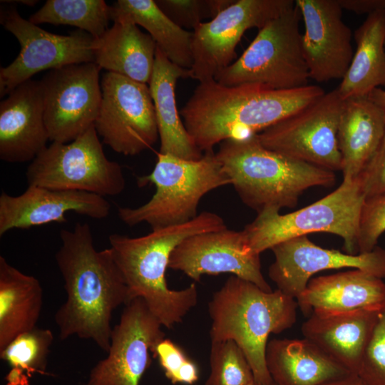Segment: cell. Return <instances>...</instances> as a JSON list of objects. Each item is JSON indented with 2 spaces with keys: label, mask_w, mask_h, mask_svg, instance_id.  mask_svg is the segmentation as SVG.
<instances>
[{
  "label": "cell",
  "mask_w": 385,
  "mask_h": 385,
  "mask_svg": "<svg viewBox=\"0 0 385 385\" xmlns=\"http://www.w3.org/2000/svg\"><path fill=\"white\" fill-rule=\"evenodd\" d=\"M60 237L55 260L66 299L54 315L58 337L90 339L107 353L113 312L131 301L127 284L110 248L96 249L89 225L61 230Z\"/></svg>",
  "instance_id": "cell-1"
},
{
  "label": "cell",
  "mask_w": 385,
  "mask_h": 385,
  "mask_svg": "<svg viewBox=\"0 0 385 385\" xmlns=\"http://www.w3.org/2000/svg\"><path fill=\"white\" fill-rule=\"evenodd\" d=\"M324 93L316 85L273 90L254 84L226 86L212 79L199 83L180 113L195 144L205 153L225 140L257 134Z\"/></svg>",
  "instance_id": "cell-2"
},
{
  "label": "cell",
  "mask_w": 385,
  "mask_h": 385,
  "mask_svg": "<svg viewBox=\"0 0 385 385\" xmlns=\"http://www.w3.org/2000/svg\"><path fill=\"white\" fill-rule=\"evenodd\" d=\"M225 228L220 215L202 212L188 222L152 230L141 237L111 235L109 248L131 300L143 299L165 328L180 323L197 304L198 292L194 283L180 290L168 287L165 272L170 255L180 243L190 236Z\"/></svg>",
  "instance_id": "cell-3"
},
{
  "label": "cell",
  "mask_w": 385,
  "mask_h": 385,
  "mask_svg": "<svg viewBox=\"0 0 385 385\" xmlns=\"http://www.w3.org/2000/svg\"><path fill=\"white\" fill-rule=\"evenodd\" d=\"M298 306L279 289L267 292L235 275L208 303L211 342L234 341L245 354L258 385H273L265 361L268 337L290 328Z\"/></svg>",
  "instance_id": "cell-4"
},
{
  "label": "cell",
  "mask_w": 385,
  "mask_h": 385,
  "mask_svg": "<svg viewBox=\"0 0 385 385\" xmlns=\"http://www.w3.org/2000/svg\"><path fill=\"white\" fill-rule=\"evenodd\" d=\"M215 155L242 202L257 213L294 207L307 189L336 181L333 171L265 148L256 134L221 142Z\"/></svg>",
  "instance_id": "cell-5"
},
{
  "label": "cell",
  "mask_w": 385,
  "mask_h": 385,
  "mask_svg": "<svg viewBox=\"0 0 385 385\" xmlns=\"http://www.w3.org/2000/svg\"><path fill=\"white\" fill-rule=\"evenodd\" d=\"M138 185H154L155 191L137 207H119L118 215L129 227L147 223L152 230L181 225L195 218L202 197L231 185L213 150L196 160L158 153L153 171L138 178Z\"/></svg>",
  "instance_id": "cell-6"
},
{
  "label": "cell",
  "mask_w": 385,
  "mask_h": 385,
  "mask_svg": "<svg viewBox=\"0 0 385 385\" xmlns=\"http://www.w3.org/2000/svg\"><path fill=\"white\" fill-rule=\"evenodd\" d=\"M366 197L358 178L343 179L332 192L298 210L282 215L276 209L257 213L242 230L255 254L287 240L314 232H327L344 240V250L358 254L361 212Z\"/></svg>",
  "instance_id": "cell-7"
},
{
  "label": "cell",
  "mask_w": 385,
  "mask_h": 385,
  "mask_svg": "<svg viewBox=\"0 0 385 385\" xmlns=\"http://www.w3.org/2000/svg\"><path fill=\"white\" fill-rule=\"evenodd\" d=\"M295 5L259 29L242 54L214 78L221 85H260L273 90L306 86L309 73L304 58Z\"/></svg>",
  "instance_id": "cell-8"
},
{
  "label": "cell",
  "mask_w": 385,
  "mask_h": 385,
  "mask_svg": "<svg viewBox=\"0 0 385 385\" xmlns=\"http://www.w3.org/2000/svg\"><path fill=\"white\" fill-rule=\"evenodd\" d=\"M26 178L29 186L104 197L119 195L125 187L122 167L106 156L94 125L70 143L52 142L29 164Z\"/></svg>",
  "instance_id": "cell-9"
},
{
  "label": "cell",
  "mask_w": 385,
  "mask_h": 385,
  "mask_svg": "<svg viewBox=\"0 0 385 385\" xmlns=\"http://www.w3.org/2000/svg\"><path fill=\"white\" fill-rule=\"evenodd\" d=\"M344 101L337 88L256 134L266 148L333 172L342 170L337 132Z\"/></svg>",
  "instance_id": "cell-10"
},
{
  "label": "cell",
  "mask_w": 385,
  "mask_h": 385,
  "mask_svg": "<svg viewBox=\"0 0 385 385\" xmlns=\"http://www.w3.org/2000/svg\"><path fill=\"white\" fill-rule=\"evenodd\" d=\"M0 21L21 47L17 57L0 68L1 97L41 71L94 62V38L86 31L78 29L68 35L50 33L24 19L13 6L1 10Z\"/></svg>",
  "instance_id": "cell-11"
},
{
  "label": "cell",
  "mask_w": 385,
  "mask_h": 385,
  "mask_svg": "<svg viewBox=\"0 0 385 385\" xmlns=\"http://www.w3.org/2000/svg\"><path fill=\"white\" fill-rule=\"evenodd\" d=\"M101 86V103L94 125L103 142L124 155L150 148L159 133L149 86L111 72L103 73Z\"/></svg>",
  "instance_id": "cell-12"
},
{
  "label": "cell",
  "mask_w": 385,
  "mask_h": 385,
  "mask_svg": "<svg viewBox=\"0 0 385 385\" xmlns=\"http://www.w3.org/2000/svg\"><path fill=\"white\" fill-rule=\"evenodd\" d=\"M101 69L95 62L71 64L39 81L49 140L70 143L94 125L102 98Z\"/></svg>",
  "instance_id": "cell-13"
},
{
  "label": "cell",
  "mask_w": 385,
  "mask_h": 385,
  "mask_svg": "<svg viewBox=\"0 0 385 385\" xmlns=\"http://www.w3.org/2000/svg\"><path fill=\"white\" fill-rule=\"evenodd\" d=\"M295 5L293 0H235L215 18L193 30L190 78L214 79L235 61V48L250 29L263 27Z\"/></svg>",
  "instance_id": "cell-14"
},
{
  "label": "cell",
  "mask_w": 385,
  "mask_h": 385,
  "mask_svg": "<svg viewBox=\"0 0 385 385\" xmlns=\"http://www.w3.org/2000/svg\"><path fill=\"white\" fill-rule=\"evenodd\" d=\"M162 327L143 299L129 302L112 329L107 356L91 369L85 385H139L152 348L165 337Z\"/></svg>",
  "instance_id": "cell-15"
},
{
  "label": "cell",
  "mask_w": 385,
  "mask_h": 385,
  "mask_svg": "<svg viewBox=\"0 0 385 385\" xmlns=\"http://www.w3.org/2000/svg\"><path fill=\"white\" fill-rule=\"evenodd\" d=\"M260 255L250 249L243 230L227 228L190 236L173 251L168 268L199 282L202 275L230 273L271 292L262 270Z\"/></svg>",
  "instance_id": "cell-16"
},
{
  "label": "cell",
  "mask_w": 385,
  "mask_h": 385,
  "mask_svg": "<svg viewBox=\"0 0 385 385\" xmlns=\"http://www.w3.org/2000/svg\"><path fill=\"white\" fill-rule=\"evenodd\" d=\"M271 250L274 261L269 268V277L277 289L295 299L311 277L324 270L353 268L385 277V250L377 246L368 252L351 255L323 248L304 235L280 242Z\"/></svg>",
  "instance_id": "cell-17"
},
{
  "label": "cell",
  "mask_w": 385,
  "mask_h": 385,
  "mask_svg": "<svg viewBox=\"0 0 385 385\" xmlns=\"http://www.w3.org/2000/svg\"><path fill=\"white\" fill-rule=\"evenodd\" d=\"M304 31L303 55L310 78L318 83L342 79L354 56L351 31L338 0H296Z\"/></svg>",
  "instance_id": "cell-18"
},
{
  "label": "cell",
  "mask_w": 385,
  "mask_h": 385,
  "mask_svg": "<svg viewBox=\"0 0 385 385\" xmlns=\"http://www.w3.org/2000/svg\"><path fill=\"white\" fill-rule=\"evenodd\" d=\"M109 202L96 194L77 190L28 186L19 195H0V236L14 229H29L51 222H66L68 212L93 219L106 217Z\"/></svg>",
  "instance_id": "cell-19"
},
{
  "label": "cell",
  "mask_w": 385,
  "mask_h": 385,
  "mask_svg": "<svg viewBox=\"0 0 385 385\" xmlns=\"http://www.w3.org/2000/svg\"><path fill=\"white\" fill-rule=\"evenodd\" d=\"M48 140L40 82L30 79L0 103V158L12 163L32 161Z\"/></svg>",
  "instance_id": "cell-20"
},
{
  "label": "cell",
  "mask_w": 385,
  "mask_h": 385,
  "mask_svg": "<svg viewBox=\"0 0 385 385\" xmlns=\"http://www.w3.org/2000/svg\"><path fill=\"white\" fill-rule=\"evenodd\" d=\"M304 313L379 311L385 304V282L359 270L311 279L297 298Z\"/></svg>",
  "instance_id": "cell-21"
},
{
  "label": "cell",
  "mask_w": 385,
  "mask_h": 385,
  "mask_svg": "<svg viewBox=\"0 0 385 385\" xmlns=\"http://www.w3.org/2000/svg\"><path fill=\"white\" fill-rule=\"evenodd\" d=\"M379 311L313 312L303 323L302 333L304 339L315 344L351 374L357 375Z\"/></svg>",
  "instance_id": "cell-22"
},
{
  "label": "cell",
  "mask_w": 385,
  "mask_h": 385,
  "mask_svg": "<svg viewBox=\"0 0 385 385\" xmlns=\"http://www.w3.org/2000/svg\"><path fill=\"white\" fill-rule=\"evenodd\" d=\"M181 78H190L189 69L173 63L157 46L148 84L160 142L159 153L196 160L202 157V152L186 130L176 104L175 86Z\"/></svg>",
  "instance_id": "cell-23"
},
{
  "label": "cell",
  "mask_w": 385,
  "mask_h": 385,
  "mask_svg": "<svg viewBox=\"0 0 385 385\" xmlns=\"http://www.w3.org/2000/svg\"><path fill=\"white\" fill-rule=\"evenodd\" d=\"M265 361L275 385H324L353 374L304 338L270 340Z\"/></svg>",
  "instance_id": "cell-24"
},
{
  "label": "cell",
  "mask_w": 385,
  "mask_h": 385,
  "mask_svg": "<svg viewBox=\"0 0 385 385\" xmlns=\"http://www.w3.org/2000/svg\"><path fill=\"white\" fill-rule=\"evenodd\" d=\"M384 133L385 115L367 96L344 101L337 132L343 179L359 177Z\"/></svg>",
  "instance_id": "cell-25"
},
{
  "label": "cell",
  "mask_w": 385,
  "mask_h": 385,
  "mask_svg": "<svg viewBox=\"0 0 385 385\" xmlns=\"http://www.w3.org/2000/svg\"><path fill=\"white\" fill-rule=\"evenodd\" d=\"M157 45L138 25L113 22L101 36L94 38V62L107 72L148 84L153 73Z\"/></svg>",
  "instance_id": "cell-26"
},
{
  "label": "cell",
  "mask_w": 385,
  "mask_h": 385,
  "mask_svg": "<svg viewBox=\"0 0 385 385\" xmlns=\"http://www.w3.org/2000/svg\"><path fill=\"white\" fill-rule=\"evenodd\" d=\"M43 293L38 279L0 256V351L20 334L36 327Z\"/></svg>",
  "instance_id": "cell-27"
},
{
  "label": "cell",
  "mask_w": 385,
  "mask_h": 385,
  "mask_svg": "<svg viewBox=\"0 0 385 385\" xmlns=\"http://www.w3.org/2000/svg\"><path fill=\"white\" fill-rule=\"evenodd\" d=\"M356 50L337 90L342 98L366 97L385 86L384 11L367 15L354 32Z\"/></svg>",
  "instance_id": "cell-28"
},
{
  "label": "cell",
  "mask_w": 385,
  "mask_h": 385,
  "mask_svg": "<svg viewBox=\"0 0 385 385\" xmlns=\"http://www.w3.org/2000/svg\"><path fill=\"white\" fill-rule=\"evenodd\" d=\"M111 20L126 21L143 27L173 63L190 69L192 65L193 33L170 20L153 0H118L111 6Z\"/></svg>",
  "instance_id": "cell-29"
},
{
  "label": "cell",
  "mask_w": 385,
  "mask_h": 385,
  "mask_svg": "<svg viewBox=\"0 0 385 385\" xmlns=\"http://www.w3.org/2000/svg\"><path fill=\"white\" fill-rule=\"evenodd\" d=\"M29 20L76 26L98 38L109 29L111 6L103 0H48Z\"/></svg>",
  "instance_id": "cell-30"
},
{
  "label": "cell",
  "mask_w": 385,
  "mask_h": 385,
  "mask_svg": "<svg viewBox=\"0 0 385 385\" xmlns=\"http://www.w3.org/2000/svg\"><path fill=\"white\" fill-rule=\"evenodd\" d=\"M53 342L50 329L36 327L20 334L0 351V358L11 367L5 385H29L34 374H44Z\"/></svg>",
  "instance_id": "cell-31"
},
{
  "label": "cell",
  "mask_w": 385,
  "mask_h": 385,
  "mask_svg": "<svg viewBox=\"0 0 385 385\" xmlns=\"http://www.w3.org/2000/svg\"><path fill=\"white\" fill-rule=\"evenodd\" d=\"M210 373L205 385H250L252 368L242 349L232 340L211 342Z\"/></svg>",
  "instance_id": "cell-32"
},
{
  "label": "cell",
  "mask_w": 385,
  "mask_h": 385,
  "mask_svg": "<svg viewBox=\"0 0 385 385\" xmlns=\"http://www.w3.org/2000/svg\"><path fill=\"white\" fill-rule=\"evenodd\" d=\"M161 11L182 29L195 30L207 19H212L235 0H156Z\"/></svg>",
  "instance_id": "cell-33"
},
{
  "label": "cell",
  "mask_w": 385,
  "mask_h": 385,
  "mask_svg": "<svg viewBox=\"0 0 385 385\" xmlns=\"http://www.w3.org/2000/svg\"><path fill=\"white\" fill-rule=\"evenodd\" d=\"M151 353L172 384L192 385L198 381L197 365L170 339L164 337L159 340L152 348Z\"/></svg>",
  "instance_id": "cell-34"
},
{
  "label": "cell",
  "mask_w": 385,
  "mask_h": 385,
  "mask_svg": "<svg viewBox=\"0 0 385 385\" xmlns=\"http://www.w3.org/2000/svg\"><path fill=\"white\" fill-rule=\"evenodd\" d=\"M357 376L366 385H385V304L379 312Z\"/></svg>",
  "instance_id": "cell-35"
},
{
  "label": "cell",
  "mask_w": 385,
  "mask_h": 385,
  "mask_svg": "<svg viewBox=\"0 0 385 385\" xmlns=\"http://www.w3.org/2000/svg\"><path fill=\"white\" fill-rule=\"evenodd\" d=\"M385 232V191L365 199L362 206L357 237L358 253L368 252L376 247Z\"/></svg>",
  "instance_id": "cell-36"
},
{
  "label": "cell",
  "mask_w": 385,
  "mask_h": 385,
  "mask_svg": "<svg viewBox=\"0 0 385 385\" xmlns=\"http://www.w3.org/2000/svg\"><path fill=\"white\" fill-rule=\"evenodd\" d=\"M357 178L366 198L385 191V133L374 154Z\"/></svg>",
  "instance_id": "cell-37"
},
{
  "label": "cell",
  "mask_w": 385,
  "mask_h": 385,
  "mask_svg": "<svg viewBox=\"0 0 385 385\" xmlns=\"http://www.w3.org/2000/svg\"><path fill=\"white\" fill-rule=\"evenodd\" d=\"M342 9L357 14L367 15L376 11H385V0H338Z\"/></svg>",
  "instance_id": "cell-38"
},
{
  "label": "cell",
  "mask_w": 385,
  "mask_h": 385,
  "mask_svg": "<svg viewBox=\"0 0 385 385\" xmlns=\"http://www.w3.org/2000/svg\"><path fill=\"white\" fill-rule=\"evenodd\" d=\"M367 98L376 105L385 115V89L375 88L369 93Z\"/></svg>",
  "instance_id": "cell-39"
},
{
  "label": "cell",
  "mask_w": 385,
  "mask_h": 385,
  "mask_svg": "<svg viewBox=\"0 0 385 385\" xmlns=\"http://www.w3.org/2000/svg\"><path fill=\"white\" fill-rule=\"evenodd\" d=\"M324 385H366L357 375L351 374L348 376L331 381Z\"/></svg>",
  "instance_id": "cell-40"
},
{
  "label": "cell",
  "mask_w": 385,
  "mask_h": 385,
  "mask_svg": "<svg viewBox=\"0 0 385 385\" xmlns=\"http://www.w3.org/2000/svg\"><path fill=\"white\" fill-rule=\"evenodd\" d=\"M3 3H8V4H21L26 6H33L38 1L36 0H17V1H1Z\"/></svg>",
  "instance_id": "cell-41"
},
{
  "label": "cell",
  "mask_w": 385,
  "mask_h": 385,
  "mask_svg": "<svg viewBox=\"0 0 385 385\" xmlns=\"http://www.w3.org/2000/svg\"><path fill=\"white\" fill-rule=\"evenodd\" d=\"M250 385H258L257 384H256L255 382H254L253 384H250Z\"/></svg>",
  "instance_id": "cell-42"
},
{
  "label": "cell",
  "mask_w": 385,
  "mask_h": 385,
  "mask_svg": "<svg viewBox=\"0 0 385 385\" xmlns=\"http://www.w3.org/2000/svg\"><path fill=\"white\" fill-rule=\"evenodd\" d=\"M384 16H385V11H384Z\"/></svg>",
  "instance_id": "cell-43"
},
{
  "label": "cell",
  "mask_w": 385,
  "mask_h": 385,
  "mask_svg": "<svg viewBox=\"0 0 385 385\" xmlns=\"http://www.w3.org/2000/svg\"><path fill=\"white\" fill-rule=\"evenodd\" d=\"M273 385H275V384H274V383H273Z\"/></svg>",
  "instance_id": "cell-44"
}]
</instances>
